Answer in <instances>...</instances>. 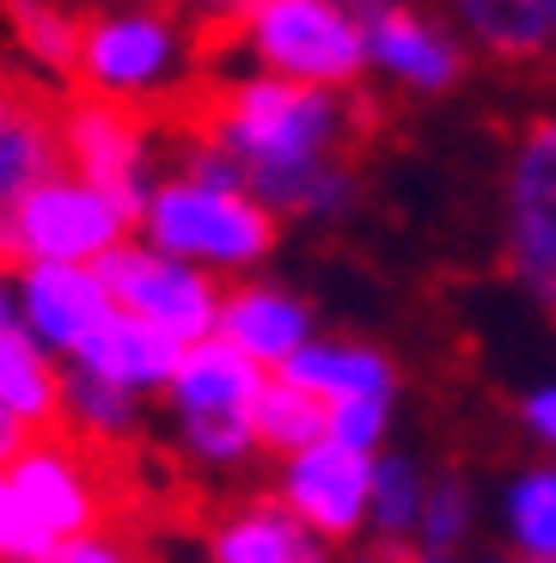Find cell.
<instances>
[{
    "label": "cell",
    "mask_w": 556,
    "mask_h": 563,
    "mask_svg": "<svg viewBox=\"0 0 556 563\" xmlns=\"http://www.w3.org/2000/svg\"><path fill=\"white\" fill-rule=\"evenodd\" d=\"M544 307H551V312H556V288H551V295H544Z\"/></svg>",
    "instance_id": "f35d334b"
},
{
    "label": "cell",
    "mask_w": 556,
    "mask_h": 563,
    "mask_svg": "<svg viewBox=\"0 0 556 563\" xmlns=\"http://www.w3.org/2000/svg\"><path fill=\"white\" fill-rule=\"evenodd\" d=\"M178 355H184V343H171L166 331H154L147 319L111 312V319L86 338V350L74 355V367H86V374L123 386V393H135V398H166Z\"/></svg>",
    "instance_id": "9a60e30c"
},
{
    "label": "cell",
    "mask_w": 556,
    "mask_h": 563,
    "mask_svg": "<svg viewBox=\"0 0 556 563\" xmlns=\"http://www.w3.org/2000/svg\"><path fill=\"white\" fill-rule=\"evenodd\" d=\"M324 435L355 448V453H379L391 435V398H343V405H324Z\"/></svg>",
    "instance_id": "f1b7e54d"
},
{
    "label": "cell",
    "mask_w": 556,
    "mask_h": 563,
    "mask_svg": "<svg viewBox=\"0 0 556 563\" xmlns=\"http://www.w3.org/2000/svg\"><path fill=\"white\" fill-rule=\"evenodd\" d=\"M477 533V490L446 472V478H429V503H422V521H416V545L429 558H453L465 539Z\"/></svg>",
    "instance_id": "484cf974"
},
{
    "label": "cell",
    "mask_w": 556,
    "mask_h": 563,
    "mask_svg": "<svg viewBox=\"0 0 556 563\" xmlns=\"http://www.w3.org/2000/svg\"><path fill=\"white\" fill-rule=\"evenodd\" d=\"M281 221L251 197L245 184H202L190 172H159V184L141 202L135 240L209 269V276H251L276 252Z\"/></svg>",
    "instance_id": "3957f363"
},
{
    "label": "cell",
    "mask_w": 556,
    "mask_h": 563,
    "mask_svg": "<svg viewBox=\"0 0 556 563\" xmlns=\"http://www.w3.org/2000/svg\"><path fill=\"white\" fill-rule=\"evenodd\" d=\"M13 37L43 74H74L80 56V19L62 0H13Z\"/></svg>",
    "instance_id": "d4e9b609"
},
{
    "label": "cell",
    "mask_w": 556,
    "mask_h": 563,
    "mask_svg": "<svg viewBox=\"0 0 556 563\" xmlns=\"http://www.w3.org/2000/svg\"><path fill=\"white\" fill-rule=\"evenodd\" d=\"M520 422H526V435H532V441H538V448L556 460V380L532 386V393L520 398Z\"/></svg>",
    "instance_id": "4dcf8cb0"
},
{
    "label": "cell",
    "mask_w": 556,
    "mask_h": 563,
    "mask_svg": "<svg viewBox=\"0 0 556 563\" xmlns=\"http://www.w3.org/2000/svg\"><path fill=\"white\" fill-rule=\"evenodd\" d=\"M459 43L496 62H538L551 49V7L544 0H446Z\"/></svg>",
    "instance_id": "ffe728a7"
},
{
    "label": "cell",
    "mask_w": 556,
    "mask_h": 563,
    "mask_svg": "<svg viewBox=\"0 0 556 563\" xmlns=\"http://www.w3.org/2000/svg\"><path fill=\"white\" fill-rule=\"evenodd\" d=\"M56 545H62V539L31 515V503L19 496L13 472L0 465V563H49V551H56Z\"/></svg>",
    "instance_id": "83f0119b"
},
{
    "label": "cell",
    "mask_w": 556,
    "mask_h": 563,
    "mask_svg": "<svg viewBox=\"0 0 556 563\" xmlns=\"http://www.w3.org/2000/svg\"><path fill=\"white\" fill-rule=\"evenodd\" d=\"M293 386H307L324 405H343V398H391L398 393V367L386 350L374 343H348V338H312L307 350L281 367Z\"/></svg>",
    "instance_id": "e0dca14e"
},
{
    "label": "cell",
    "mask_w": 556,
    "mask_h": 563,
    "mask_svg": "<svg viewBox=\"0 0 556 563\" xmlns=\"http://www.w3.org/2000/svg\"><path fill=\"white\" fill-rule=\"evenodd\" d=\"M214 338H226L257 367L281 374L293 355L319 338V319H312V307L293 295V288H276V282H238V288H226V300H221V331H214Z\"/></svg>",
    "instance_id": "4fadbf2b"
},
{
    "label": "cell",
    "mask_w": 556,
    "mask_h": 563,
    "mask_svg": "<svg viewBox=\"0 0 556 563\" xmlns=\"http://www.w3.org/2000/svg\"><path fill=\"white\" fill-rule=\"evenodd\" d=\"M49 563H141V551L129 545V533L116 527H92V533H74L49 551Z\"/></svg>",
    "instance_id": "f546056e"
},
{
    "label": "cell",
    "mask_w": 556,
    "mask_h": 563,
    "mask_svg": "<svg viewBox=\"0 0 556 563\" xmlns=\"http://www.w3.org/2000/svg\"><path fill=\"white\" fill-rule=\"evenodd\" d=\"M324 558H331V545H319L276 496L226 508L209 533V563H324Z\"/></svg>",
    "instance_id": "2e32d148"
},
{
    "label": "cell",
    "mask_w": 556,
    "mask_h": 563,
    "mask_svg": "<svg viewBox=\"0 0 556 563\" xmlns=\"http://www.w3.org/2000/svg\"><path fill=\"white\" fill-rule=\"evenodd\" d=\"M422 503H429V472H422L410 453H379V465H374V521H367V533H379L386 551L416 545Z\"/></svg>",
    "instance_id": "cb8c5ba5"
},
{
    "label": "cell",
    "mask_w": 556,
    "mask_h": 563,
    "mask_svg": "<svg viewBox=\"0 0 556 563\" xmlns=\"http://www.w3.org/2000/svg\"><path fill=\"white\" fill-rule=\"evenodd\" d=\"M56 166H62L56 117L43 111L31 92H19L13 80H0V214Z\"/></svg>",
    "instance_id": "ac0fdd59"
},
{
    "label": "cell",
    "mask_w": 556,
    "mask_h": 563,
    "mask_svg": "<svg viewBox=\"0 0 556 563\" xmlns=\"http://www.w3.org/2000/svg\"><path fill=\"white\" fill-rule=\"evenodd\" d=\"M501 533L520 563H556V460L526 465L501 490Z\"/></svg>",
    "instance_id": "7402d4cb"
},
{
    "label": "cell",
    "mask_w": 556,
    "mask_h": 563,
    "mask_svg": "<svg viewBox=\"0 0 556 563\" xmlns=\"http://www.w3.org/2000/svg\"><path fill=\"white\" fill-rule=\"evenodd\" d=\"M202 135L221 141L245 172L300 166V159H336L355 135V99L331 86H300L276 74H233L202 111Z\"/></svg>",
    "instance_id": "6da1fadb"
},
{
    "label": "cell",
    "mask_w": 556,
    "mask_h": 563,
    "mask_svg": "<svg viewBox=\"0 0 556 563\" xmlns=\"http://www.w3.org/2000/svg\"><path fill=\"white\" fill-rule=\"evenodd\" d=\"M483 563H520V558H514V551H508V558H483Z\"/></svg>",
    "instance_id": "74e56055"
},
{
    "label": "cell",
    "mask_w": 556,
    "mask_h": 563,
    "mask_svg": "<svg viewBox=\"0 0 556 563\" xmlns=\"http://www.w3.org/2000/svg\"><path fill=\"white\" fill-rule=\"evenodd\" d=\"M7 472H13L19 496L31 503V515H37L56 539H74V533L104 527V508H111V496H104V472H98L92 448L68 441L62 429L31 435V448L19 453Z\"/></svg>",
    "instance_id": "7c38bea8"
},
{
    "label": "cell",
    "mask_w": 556,
    "mask_h": 563,
    "mask_svg": "<svg viewBox=\"0 0 556 563\" xmlns=\"http://www.w3.org/2000/svg\"><path fill=\"white\" fill-rule=\"evenodd\" d=\"M98 269H104V288H111L116 312L147 319L154 331H166L171 343H202V338L221 331L226 288L209 269L184 264V257L159 252V245H147V240L116 245Z\"/></svg>",
    "instance_id": "8992f818"
},
{
    "label": "cell",
    "mask_w": 556,
    "mask_h": 563,
    "mask_svg": "<svg viewBox=\"0 0 556 563\" xmlns=\"http://www.w3.org/2000/svg\"><path fill=\"white\" fill-rule=\"evenodd\" d=\"M403 563H453V558H429V551H422V558H403Z\"/></svg>",
    "instance_id": "d590c367"
},
{
    "label": "cell",
    "mask_w": 556,
    "mask_h": 563,
    "mask_svg": "<svg viewBox=\"0 0 556 563\" xmlns=\"http://www.w3.org/2000/svg\"><path fill=\"white\" fill-rule=\"evenodd\" d=\"M331 563H398L391 551H348V558H331Z\"/></svg>",
    "instance_id": "836d02e7"
},
{
    "label": "cell",
    "mask_w": 556,
    "mask_h": 563,
    "mask_svg": "<svg viewBox=\"0 0 556 563\" xmlns=\"http://www.w3.org/2000/svg\"><path fill=\"white\" fill-rule=\"evenodd\" d=\"M31 435H37V429H31V422L19 417V410H7V405H0V465H13L19 453L31 448Z\"/></svg>",
    "instance_id": "d6a6232c"
},
{
    "label": "cell",
    "mask_w": 556,
    "mask_h": 563,
    "mask_svg": "<svg viewBox=\"0 0 556 563\" xmlns=\"http://www.w3.org/2000/svg\"><path fill=\"white\" fill-rule=\"evenodd\" d=\"M56 135H62V166L80 172V178L116 190L123 202H147V190L159 184V147H154V123L129 104L111 99H80L56 117Z\"/></svg>",
    "instance_id": "ba28073f"
},
{
    "label": "cell",
    "mask_w": 556,
    "mask_h": 563,
    "mask_svg": "<svg viewBox=\"0 0 556 563\" xmlns=\"http://www.w3.org/2000/svg\"><path fill=\"white\" fill-rule=\"evenodd\" d=\"M171 13H184L190 19V25H209V31H226L238 19V7H245V0H166Z\"/></svg>",
    "instance_id": "1f68e13d"
},
{
    "label": "cell",
    "mask_w": 556,
    "mask_h": 563,
    "mask_svg": "<svg viewBox=\"0 0 556 563\" xmlns=\"http://www.w3.org/2000/svg\"><path fill=\"white\" fill-rule=\"evenodd\" d=\"M257 74L355 92L367 80V31L355 0H245L226 25Z\"/></svg>",
    "instance_id": "277c9868"
},
{
    "label": "cell",
    "mask_w": 556,
    "mask_h": 563,
    "mask_svg": "<svg viewBox=\"0 0 556 563\" xmlns=\"http://www.w3.org/2000/svg\"><path fill=\"white\" fill-rule=\"evenodd\" d=\"M13 319V276H7V269H0V324Z\"/></svg>",
    "instance_id": "e575fe53"
},
{
    "label": "cell",
    "mask_w": 556,
    "mask_h": 563,
    "mask_svg": "<svg viewBox=\"0 0 556 563\" xmlns=\"http://www.w3.org/2000/svg\"><path fill=\"white\" fill-rule=\"evenodd\" d=\"M264 380H269V367H257L245 350H233L226 338H202V343H184L178 367H171V386H166V405L178 422L251 417Z\"/></svg>",
    "instance_id": "5bb4252c"
},
{
    "label": "cell",
    "mask_w": 556,
    "mask_h": 563,
    "mask_svg": "<svg viewBox=\"0 0 556 563\" xmlns=\"http://www.w3.org/2000/svg\"><path fill=\"white\" fill-rule=\"evenodd\" d=\"M251 429H257V448L288 460V453L324 441V398H312L307 386H293L288 374H269L257 405H251Z\"/></svg>",
    "instance_id": "603a6c76"
},
{
    "label": "cell",
    "mask_w": 556,
    "mask_h": 563,
    "mask_svg": "<svg viewBox=\"0 0 556 563\" xmlns=\"http://www.w3.org/2000/svg\"><path fill=\"white\" fill-rule=\"evenodd\" d=\"M544 7H551V37H556V0H544Z\"/></svg>",
    "instance_id": "8d00e7d4"
},
{
    "label": "cell",
    "mask_w": 556,
    "mask_h": 563,
    "mask_svg": "<svg viewBox=\"0 0 556 563\" xmlns=\"http://www.w3.org/2000/svg\"><path fill=\"white\" fill-rule=\"evenodd\" d=\"M367 31V74H386V86L410 99H441L465 74V43L441 19L403 7V0H355Z\"/></svg>",
    "instance_id": "30bf717a"
},
{
    "label": "cell",
    "mask_w": 556,
    "mask_h": 563,
    "mask_svg": "<svg viewBox=\"0 0 556 563\" xmlns=\"http://www.w3.org/2000/svg\"><path fill=\"white\" fill-rule=\"evenodd\" d=\"M178 448L209 472H238V465L257 460V429L251 417H214V422H178Z\"/></svg>",
    "instance_id": "4316f807"
},
{
    "label": "cell",
    "mask_w": 556,
    "mask_h": 563,
    "mask_svg": "<svg viewBox=\"0 0 556 563\" xmlns=\"http://www.w3.org/2000/svg\"><path fill=\"white\" fill-rule=\"evenodd\" d=\"M196 25L171 13L166 0H116L80 19V56L74 80L92 99L129 104V111H166L196 86Z\"/></svg>",
    "instance_id": "7a4b0ae2"
},
{
    "label": "cell",
    "mask_w": 556,
    "mask_h": 563,
    "mask_svg": "<svg viewBox=\"0 0 556 563\" xmlns=\"http://www.w3.org/2000/svg\"><path fill=\"white\" fill-rule=\"evenodd\" d=\"M116 312L98 264H19L13 269V319L25 324L62 367L86 350L98 324Z\"/></svg>",
    "instance_id": "8fae6325"
},
{
    "label": "cell",
    "mask_w": 556,
    "mask_h": 563,
    "mask_svg": "<svg viewBox=\"0 0 556 563\" xmlns=\"http://www.w3.org/2000/svg\"><path fill=\"white\" fill-rule=\"evenodd\" d=\"M135 202L56 166L0 214V252L19 264H104L116 245L135 240Z\"/></svg>",
    "instance_id": "5b68a950"
},
{
    "label": "cell",
    "mask_w": 556,
    "mask_h": 563,
    "mask_svg": "<svg viewBox=\"0 0 556 563\" xmlns=\"http://www.w3.org/2000/svg\"><path fill=\"white\" fill-rule=\"evenodd\" d=\"M501 227H508V264L532 295L556 288V117L532 123L508 154L501 184Z\"/></svg>",
    "instance_id": "9c48e42d"
},
{
    "label": "cell",
    "mask_w": 556,
    "mask_h": 563,
    "mask_svg": "<svg viewBox=\"0 0 556 563\" xmlns=\"http://www.w3.org/2000/svg\"><path fill=\"white\" fill-rule=\"evenodd\" d=\"M0 405L19 410L37 435L56 429V410H62V362L19 319L0 324Z\"/></svg>",
    "instance_id": "44dd1931"
},
{
    "label": "cell",
    "mask_w": 556,
    "mask_h": 563,
    "mask_svg": "<svg viewBox=\"0 0 556 563\" xmlns=\"http://www.w3.org/2000/svg\"><path fill=\"white\" fill-rule=\"evenodd\" d=\"M374 465H379V453H355L324 435L281 460L276 503L319 545H355L367 533V521H374Z\"/></svg>",
    "instance_id": "52a82bcc"
},
{
    "label": "cell",
    "mask_w": 556,
    "mask_h": 563,
    "mask_svg": "<svg viewBox=\"0 0 556 563\" xmlns=\"http://www.w3.org/2000/svg\"><path fill=\"white\" fill-rule=\"evenodd\" d=\"M141 405L147 398L123 393V386L98 380V374H86V367H62V410H56V429L68 441H80V448L92 453H111V448H129V441L141 435Z\"/></svg>",
    "instance_id": "d6986e66"
}]
</instances>
